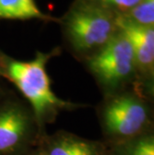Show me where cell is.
<instances>
[{"mask_svg": "<svg viewBox=\"0 0 154 155\" xmlns=\"http://www.w3.org/2000/svg\"><path fill=\"white\" fill-rule=\"evenodd\" d=\"M60 53L59 47L48 52L37 51L32 60L23 61L11 57L0 49V79L14 85L19 95L33 110L39 127L45 132L47 125L53 124L61 112L87 106L60 98L52 90L46 68L50 59Z\"/></svg>", "mask_w": 154, "mask_h": 155, "instance_id": "1", "label": "cell"}, {"mask_svg": "<svg viewBox=\"0 0 154 155\" xmlns=\"http://www.w3.org/2000/svg\"><path fill=\"white\" fill-rule=\"evenodd\" d=\"M153 99L136 87L102 96L95 106L102 141L116 143L153 131Z\"/></svg>", "mask_w": 154, "mask_h": 155, "instance_id": "2", "label": "cell"}, {"mask_svg": "<svg viewBox=\"0 0 154 155\" xmlns=\"http://www.w3.org/2000/svg\"><path fill=\"white\" fill-rule=\"evenodd\" d=\"M67 47L79 60H87L118 33L117 14L98 3H76L62 19Z\"/></svg>", "mask_w": 154, "mask_h": 155, "instance_id": "3", "label": "cell"}, {"mask_svg": "<svg viewBox=\"0 0 154 155\" xmlns=\"http://www.w3.org/2000/svg\"><path fill=\"white\" fill-rule=\"evenodd\" d=\"M84 63L102 96L132 87L142 91L132 47L120 31Z\"/></svg>", "mask_w": 154, "mask_h": 155, "instance_id": "4", "label": "cell"}, {"mask_svg": "<svg viewBox=\"0 0 154 155\" xmlns=\"http://www.w3.org/2000/svg\"><path fill=\"white\" fill-rule=\"evenodd\" d=\"M33 110L12 90L0 100V155H27L42 136Z\"/></svg>", "mask_w": 154, "mask_h": 155, "instance_id": "5", "label": "cell"}, {"mask_svg": "<svg viewBox=\"0 0 154 155\" xmlns=\"http://www.w3.org/2000/svg\"><path fill=\"white\" fill-rule=\"evenodd\" d=\"M117 26L132 47L140 89L154 98V27L136 24L117 15Z\"/></svg>", "mask_w": 154, "mask_h": 155, "instance_id": "6", "label": "cell"}, {"mask_svg": "<svg viewBox=\"0 0 154 155\" xmlns=\"http://www.w3.org/2000/svg\"><path fill=\"white\" fill-rule=\"evenodd\" d=\"M39 146L46 155H108L104 141L85 138L66 130L44 134Z\"/></svg>", "mask_w": 154, "mask_h": 155, "instance_id": "7", "label": "cell"}, {"mask_svg": "<svg viewBox=\"0 0 154 155\" xmlns=\"http://www.w3.org/2000/svg\"><path fill=\"white\" fill-rule=\"evenodd\" d=\"M0 19L58 21L57 19L44 14L36 5L35 0H0Z\"/></svg>", "mask_w": 154, "mask_h": 155, "instance_id": "8", "label": "cell"}, {"mask_svg": "<svg viewBox=\"0 0 154 155\" xmlns=\"http://www.w3.org/2000/svg\"><path fill=\"white\" fill-rule=\"evenodd\" d=\"M106 145L108 155H154V130L128 140Z\"/></svg>", "mask_w": 154, "mask_h": 155, "instance_id": "9", "label": "cell"}, {"mask_svg": "<svg viewBox=\"0 0 154 155\" xmlns=\"http://www.w3.org/2000/svg\"><path fill=\"white\" fill-rule=\"evenodd\" d=\"M121 16L136 24L154 27V0H140L131 10Z\"/></svg>", "mask_w": 154, "mask_h": 155, "instance_id": "10", "label": "cell"}, {"mask_svg": "<svg viewBox=\"0 0 154 155\" xmlns=\"http://www.w3.org/2000/svg\"><path fill=\"white\" fill-rule=\"evenodd\" d=\"M91 1L110 9L117 15H123L131 10L140 0H91Z\"/></svg>", "mask_w": 154, "mask_h": 155, "instance_id": "11", "label": "cell"}, {"mask_svg": "<svg viewBox=\"0 0 154 155\" xmlns=\"http://www.w3.org/2000/svg\"><path fill=\"white\" fill-rule=\"evenodd\" d=\"M11 90L12 89L10 87H8L6 84H4L3 80L0 79V100H1L3 97H5Z\"/></svg>", "mask_w": 154, "mask_h": 155, "instance_id": "12", "label": "cell"}, {"mask_svg": "<svg viewBox=\"0 0 154 155\" xmlns=\"http://www.w3.org/2000/svg\"><path fill=\"white\" fill-rule=\"evenodd\" d=\"M27 155H46V153H45L43 151V149H42V148L38 145L37 147L33 148V149H32Z\"/></svg>", "mask_w": 154, "mask_h": 155, "instance_id": "13", "label": "cell"}]
</instances>
